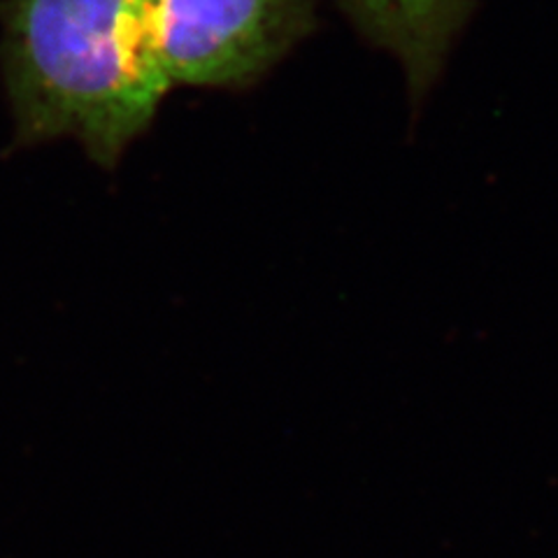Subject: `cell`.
<instances>
[{"label":"cell","mask_w":558,"mask_h":558,"mask_svg":"<svg viewBox=\"0 0 558 558\" xmlns=\"http://www.w3.org/2000/svg\"><path fill=\"white\" fill-rule=\"evenodd\" d=\"M0 16L16 143L73 137L114 168L170 92L145 0H5Z\"/></svg>","instance_id":"6da1fadb"},{"label":"cell","mask_w":558,"mask_h":558,"mask_svg":"<svg viewBox=\"0 0 558 558\" xmlns=\"http://www.w3.org/2000/svg\"><path fill=\"white\" fill-rule=\"evenodd\" d=\"M149 40L172 86H244L317 26L312 0H145Z\"/></svg>","instance_id":"7a4b0ae2"},{"label":"cell","mask_w":558,"mask_h":558,"mask_svg":"<svg viewBox=\"0 0 558 558\" xmlns=\"http://www.w3.org/2000/svg\"><path fill=\"white\" fill-rule=\"evenodd\" d=\"M373 45L403 65L414 98L442 73L449 49L463 31L473 0H338Z\"/></svg>","instance_id":"3957f363"}]
</instances>
